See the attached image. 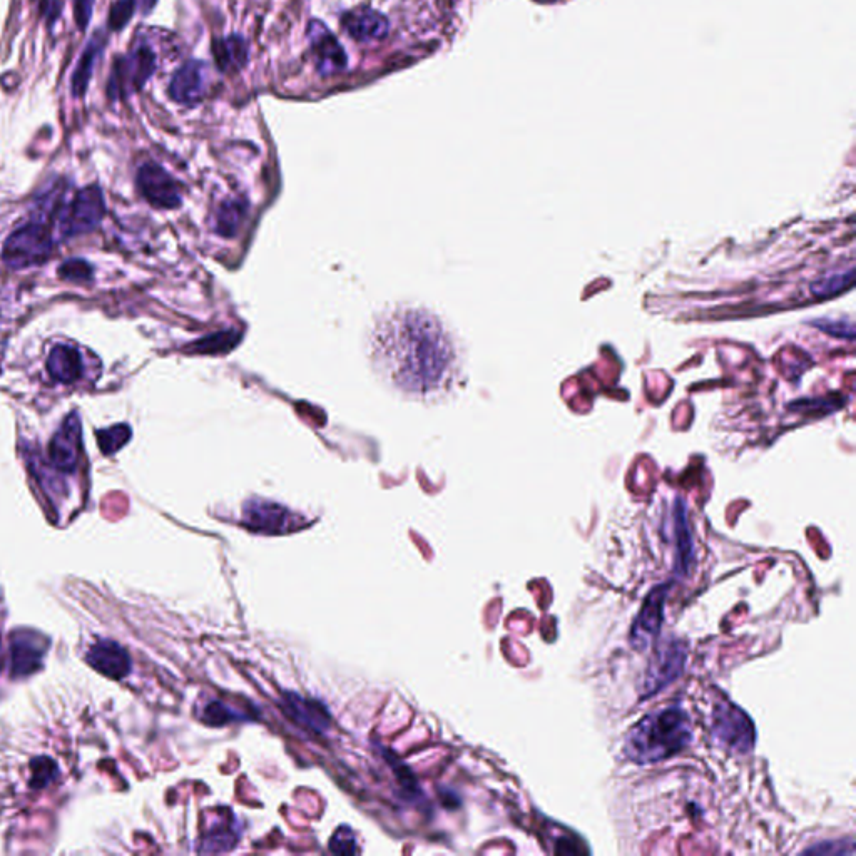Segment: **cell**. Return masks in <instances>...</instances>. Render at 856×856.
<instances>
[{"label":"cell","instance_id":"cell-26","mask_svg":"<svg viewBox=\"0 0 856 856\" xmlns=\"http://www.w3.org/2000/svg\"><path fill=\"white\" fill-rule=\"evenodd\" d=\"M330 850L337 855H353L357 850V841L355 835L348 828H338L337 833L333 835Z\"/></svg>","mask_w":856,"mask_h":856},{"label":"cell","instance_id":"cell-20","mask_svg":"<svg viewBox=\"0 0 856 856\" xmlns=\"http://www.w3.org/2000/svg\"><path fill=\"white\" fill-rule=\"evenodd\" d=\"M214 61L221 71H240L248 62V44L241 36H228L214 41Z\"/></svg>","mask_w":856,"mask_h":856},{"label":"cell","instance_id":"cell-9","mask_svg":"<svg viewBox=\"0 0 856 856\" xmlns=\"http://www.w3.org/2000/svg\"><path fill=\"white\" fill-rule=\"evenodd\" d=\"M82 444V425L77 412L64 418L61 427L49 444V459L54 469L62 474H71L79 464Z\"/></svg>","mask_w":856,"mask_h":856},{"label":"cell","instance_id":"cell-16","mask_svg":"<svg viewBox=\"0 0 856 856\" xmlns=\"http://www.w3.org/2000/svg\"><path fill=\"white\" fill-rule=\"evenodd\" d=\"M86 663L97 673L109 679H123L131 673V658L128 651L119 646L118 642L99 641L87 651Z\"/></svg>","mask_w":856,"mask_h":856},{"label":"cell","instance_id":"cell-17","mask_svg":"<svg viewBox=\"0 0 856 856\" xmlns=\"http://www.w3.org/2000/svg\"><path fill=\"white\" fill-rule=\"evenodd\" d=\"M342 26L348 36L358 42L382 41L390 31L387 17L370 7L347 12L343 16Z\"/></svg>","mask_w":856,"mask_h":856},{"label":"cell","instance_id":"cell-21","mask_svg":"<svg viewBox=\"0 0 856 856\" xmlns=\"http://www.w3.org/2000/svg\"><path fill=\"white\" fill-rule=\"evenodd\" d=\"M131 440V428L128 425H113V427L97 430V444L104 455H114L123 449Z\"/></svg>","mask_w":856,"mask_h":856},{"label":"cell","instance_id":"cell-5","mask_svg":"<svg viewBox=\"0 0 856 856\" xmlns=\"http://www.w3.org/2000/svg\"><path fill=\"white\" fill-rule=\"evenodd\" d=\"M688 663V644L681 639L661 642L654 653L648 671L644 673L639 689V698H653L666 686L681 678Z\"/></svg>","mask_w":856,"mask_h":856},{"label":"cell","instance_id":"cell-18","mask_svg":"<svg viewBox=\"0 0 856 856\" xmlns=\"http://www.w3.org/2000/svg\"><path fill=\"white\" fill-rule=\"evenodd\" d=\"M106 46L107 36L104 29L97 31L91 37V41L87 42V46L84 47V51H82L76 69H74V74L71 77L72 96L77 97V99L84 97L87 86L91 82L92 74H94V69H96L97 62L101 59L102 52H104Z\"/></svg>","mask_w":856,"mask_h":856},{"label":"cell","instance_id":"cell-27","mask_svg":"<svg viewBox=\"0 0 856 856\" xmlns=\"http://www.w3.org/2000/svg\"><path fill=\"white\" fill-rule=\"evenodd\" d=\"M233 719L230 709L226 708L225 704L220 701L209 703L204 709V721L209 726H225Z\"/></svg>","mask_w":856,"mask_h":856},{"label":"cell","instance_id":"cell-15","mask_svg":"<svg viewBox=\"0 0 856 856\" xmlns=\"http://www.w3.org/2000/svg\"><path fill=\"white\" fill-rule=\"evenodd\" d=\"M281 709L293 723L313 733H325L330 728L332 716L327 706L316 699L305 698L296 693H285L281 698Z\"/></svg>","mask_w":856,"mask_h":856},{"label":"cell","instance_id":"cell-14","mask_svg":"<svg viewBox=\"0 0 856 856\" xmlns=\"http://www.w3.org/2000/svg\"><path fill=\"white\" fill-rule=\"evenodd\" d=\"M47 648L49 642L37 632L17 631L12 634V676L24 678L41 669Z\"/></svg>","mask_w":856,"mask_h":856},{"label":"cell","instance_id":"cell-12","mask_svg":"<svg viewBox=\"0 0 856 856\" xmlns=\"http://www.w3.org/2000/svg\"><path fill=\"white\" fill-rule=\"evenodd\" d=\"M208 91V66L206 62H184L178 71L174 72L169 82L168 94L174 102L183 106L198 104Z\"/></svg>","mask_w":856,"mask_h":856},{"label":"cell","instance_id":"cell-2","mask_svg":"<svg viewBox=\"0 0 856 856\" xmlns=\"http://www.w3.org/2000/svg\"><path fill=\"white\" fill-rule=\"evenodd\" d=\"M693 721L683 706H666L646 714L629 729L624 756L636 765H654L679 755L693 743Z\"/></svg>","mask_w":856,"mask_h":856},{"label":"cell","instance_id":"cell-7","mask_svg":"<svg viewBox=\"0 0 856 856\" xmlns=\"http://www.w3.org/2000/svg\"><path fill=\"white\" fill-rule=\"evenodd\" d=\"M62 236L86 235L96 230L106 216V203L96 184L86 186L76 194L71 204L59 211Z\"/></svg>","mask_w":856,"mask_h":856},{"label":"cell","instance_id":"cell-3","mask_svg":"<svg viewBox=\"0 0 856 856\" xmlns=\"http://www.w3.org/2000/svg\"><path fill=\"white\" fill-rule=\"evenodd\" d=\"M156 64V54L148 44H138L128 54L119 56L107 79V97L119 101L141 91L156 71Z\"/></svg>","mask_w":856,"mask_h":856},{"label":"cell","instance_id":"cell-23","mask_svg":"<svg viewBox=\"0 0 856 856\" xmlns=\"http://www.w3.org/2000/svg\"><path fill=\"white\" fill-rule=\"evenodd\" d=\"M31 771V786L34 790H42V788L52 785L57 775H59V768H57L56 761L47 758V756H41V758L32 760Z\"/></svg>","mask_w":856,"mask_h":856},{"label":"cell","instance_id":"cell-13","mask_svg":"<svg viewBox=\"0 0 856 856\" xmlns=\"http://www.w3.org/2000/svg\"><path fill=\"white\" fill-rule=\"evenodd\" d=\"M311 51L315 54L316 67L323 76H332L347 69L348 57L337 37L320 21H311L308 27Z\"/></svg>","mask_w":856,"mask_h":856},{"label":"cell","instance_id":"cell-10","mask_svg":"<svg viewBox=\"0 0 856 856\" xmlns=\"http://www.w3.org/2000/svg\"><path fill=\"white\" fill-rule=\"evenodd\" d=\"M136 183L141 194L154 208L173 209L181 204L178 183L159 164H143L139 168Z\"/></svg>","mask_w":856,"mask_h":856},{"label":"cell","instance_id":"cell-24","mask_svg":"<svg viewBox=\"0 0 856 856\" xmlns=\"http://www.w3.org/2000/svg\"><path fill=\"white\" fill-rule=\"evenodd\" d=\"M62 280L71 281V283H86L91 281L92 266L84 260H67L59 266L57 270Z\"/></svg>","mask_w":856,"mask_h":856},{"label":"cell","instance_id":"cell-8","mask_svg":"<svg viewBox=\"0 0 856 856\" xmlns=\"http://www.w3.org/2000/svg\"><path fill=\"white\" fill-rule=\"evenodd\" d=\"M669 591H671V584H661L654 587L646 597V601L642 602L641 611L637 614L636 621L629 632V642L637 651H646L658 639L664 622V609H666Z\"/></svg>","mask_w":856,"mask_h":856},{"label":"cell","instance_id":"cell-30","mask_svg":"<svg viewBox=\"0 0 856 856\" xmlns=\"http://www.w3.org/2000/svg\"><path fill=\"white\" fill-rule=\"evenodd\" d=\"M537 2H549V4H554V2H561V0H537Z\"/></svg>","mask_w":856,"mask_h":856},{"label":"cell","instance_id":"cell-4","mask_svg":"<svg viewBox=\"0 0 856 856\" xmlns=\"http://www.w3.org/2000/svg\"><path fill=\"white\" fill-rule=\"evenodd\" d=\"M52 248L54 238L49 228L42 221H31L7 238L2 258L9 268L24 270L46 263L52 255Z\"/></svg>","mask_w":856,"mask_h":856},{"label":"cell","instance_id":"cell-28","mask_svg":"<svg viewBox=\"0 0 856 856\" xmlns=\"http://www.w3.org/2000/svg\"><path fill=\"white\" fill-rule=\"evenodd\" d=\"M96 0H74V19L81 31H86L91 22L92 11H94Z\"/></svg>","mask_w":856,"mask_h":856},{"label":"cell","instance_id":"cell-25","mask_svg":"<svg viewBox=\"0 0 856 856\" xmlns=\"http://www.w3.org/2000/svg\"><path fill=\"white\" fill-rule=\"evenodd\" d=\"M134 11H136V2L134 0H118L111 7L109 14V29L111 31H121L128 26L129 21L133 19Z\"/></svg>","mask_w":856,"mask_h":856},{"label":"cell","instance_id":"cell-11","mask_svg":"<svg viewBox=\"0 0 856 856\" xmlns=\"http://www.w3.org/2000/svg\"><path fill=\"white\" fill-rule=\"evenodd\" d=\"M243 522L248 529L265 534H283L300 527L290 510L266 500H250L245 504Z\"/></svg>","mask_w":856,"mask_h":856},{"label":"cell","instance_id":"cell-6","mask_svg":"<svg viewBox=\"0 0 856 856\" xmlns=\"http://www.w3.org/2000/svg\"><path fill=\"white\" fill-rule=\"evenodd\" d=\"M711 729L723 748L733 749L738 755H748L755 748L756 733L751 719L726 699L714 706Z\"/></svg>","mask_w":856,"mask_h":856},{"label":"cell","instance_id":"cell-22","mask_svg":"<svg viewBox=\"0 0 856 856\" xmlns=\"http://www.w3.org/2000/svg\"><path fill=\"white\" fill-rule=\"evenodd\" d=\"M676 537H678V544H676L678 572L679 574H688L689 567L693 564L694 551L693 539L689 535L688 524H686L684 517H679L678 522H676Z\"/></svg>","mask_w":856,"mask_h":856},{"label":"cell","instance_id":"cell-19","mask_svg":"<svg viewBox=\"0 0 856 856\" xmlns=\"http://www.w3.org/2000/svg\"><path fill=\"white\" fill-rule=\"evenodd\" d=\"M47 373L57 383H74L81 378V353L71 345H56L47 358Z\"/></svg>","mask_w":856,"mask_h":856},{"label":"cell","instance_id":"cell-29","mask_svg":"<svg viewBox=\"0 0 856 856\" xmlns=\"http://www.w3.org/2000/svg\"><path fill=\"white\" fill-rule=\"evenodd\" d=\"M136 2V9H138L143 16H148L153 12L154 7L158 4V0H134Z\"/></svg>","mask_w":856,"mask_h":856},{"label":"cell","instance_id":"cell-1","mask_svg":"<svg viewBox=\"0 0 856 856\" xmlns=\"http://www.w3.org/2000/svg\"><path fill=\"white\" fill-rule=\"evenodd\" d=\"M370 358L383 382L415 400L442 397L457 373V355L442 320L412 306L378 318L370 333Z\"/></svg>","mask_w":856,"mask_h":856}]
</instances>
